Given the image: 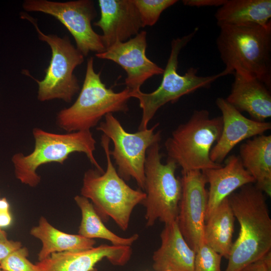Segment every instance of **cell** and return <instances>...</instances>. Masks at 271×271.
Instances as JSON below:
<instances>
[{
  "instance_id": "6da1fadb",
  "label": "cell",
  "mask_w": 271,
  "mask_h": 271,
  "mask_svg": "<svg viewBox=\"0 0 271 271\" xmlns=\"http://www.w3.org/2000/svg\"><path fill=\"white\" fill-rule=\"evenodd\" d=\"M228 200L240 231L224 271H239L271 249V218L264 193L253 184L241 187Z\"/></svg>"
},
{
  "instance_id": "7a4b0ae2",
  "label": "cell",
  "mask_w": 271,
  "mask_h": 271,
  "mask_svg": "<svg viewBox=\"0 0 271 271\" xmlns=\"http://www.w3.org/2000/svg\"><path fill=\"white\" fill-rule=\"evenodd\" d=\"M220 28L217 48L228 75L237 72L252 76L271 86V22Z\"/></svg>"
},
{
  "instance_id": "3957f363",
  "label": "cell",
  "mask_w": 271,
  "mask_h": 271,
  "mask_svg": "<svg viewBox=\"0 0 271 271\" xmlns=\"http://www.w3.org/2000/svg\"><path fill=\"white\" fill-rule=\"evenodd\" d=\"M110 139L102 134L101 144L106 159V171L89 169L83 176L81 195L86 198L103 221L111 218L123 231L129 226L134 207L141 204L146 193L129 186L118 174L109 154Z\"/></svg>"
},
{
  "instance_id": "277c9868",
  "label": "cell",
  "mask_w": 271,
  "mask_h": 271,
  "mask_svg": "<svg viewBox=\"0 0 271 271\" xmlns=\"http://www.w3.org/2000/svg\"><path fill=\"white\" fill-rule=\"evenodd\" d=\"M32 132L34 150L27 155L16 153L12 158L15 176L22 184L33 188L37 186L41 181L36 172L40 166L54 162L63 164L74 152L84 153L96 170L103 173L94 156L96 141L90 130L59 134L35 127Z\"/></svg>"
},
{
  "instance_id": "5b68a950",
  "label": "cell",
  "mask_w": 271,
  "mask_h": 271,
  "mask_svg": "<svg viewBox=\"0 0 271 271\" xmlns=\"http://www.w3.org/2000/svg\"><path fill=\"white\" fill-rule=\"evenodd\" d=\"M131 94L126 88L119 92L108 88L101 80L100 73L95 72L93 58L90 57L77 99L72 105L58 112L56 124L67 132L90 130L106 114L127 111Z\"/></svg>"
},
{
  "instance_id": "8992f818",
  "label": "cell",
  "mask_w": 271,
  "mask_h": 271,
  "mask_svg": "<svg viewBox=\"0 0 271 271\" xmlns=\"http://www.w3.org/2000/svg\"><path fill=\"white\" fill-rule=\"evenodd\" d=\"M222 126L221 116L212 117L206 109L194 111L189 120L179 125L166 141L168 159L180 166L182 171L220 167L222 165L212 162L210 154Z\"/></svg>"
},
{
  "instance_id": "52a82bcc",
  "label": "cell",
  "mask_w": 271,
  "mask_h": 271,
  "mask_svg": "<svg viewBox=\"0 0 271 271\" xmlns=\"http://www.w3.org/2000/svg\"><path fill=\"white\" fill-rule=\"evenodd\" d=\"M198 29L196 28L191 33L172 40L171 52L163 74L162 80L156 90L148 93L140 90L131 94V97L139 100L142 109L139 130L148 128L149 121L164 105L170 102L174 103L182 96L198 89L209 88L217 79L228 75L223 70L213 75L201 76L197 74L198 69L193 67L190 68L184 75L178 73L180 52L193 39Z\"/></svg>"
},
{
  "instance_id": "ba28073f",
  "label": "cell",
  "mask_w": 271,
  "mask_h": 271,
  "mask_svg": "<svg viewBox=\"0 0 271 271\" xmlns=\"http://www.w3.org/2000/svg\"><path fill=\"white\" fill-rule=\"evenodd\" d=\"M160 142L148 149L145 164L146 198L142 204L146 209V225L151 227L157 220L165 224L176 221L182 194L181 179L176 177L177 165L167 159L162 162Z\"/></svg>"
},
{
  "instance_id": "9c48e42d",
  "label": "cell",
  "mask_w": 271,
  "mask_h": 271,
  "mask_svg": "<svg viewBox=\"0 0 271 271\" xmlns=\"http://www.w3.org/2000/svg\"><path fill=\"white\" fill-rule=\"evenodd\" d=\"M21 18L30 22L36 29L39 39L47 43L51 49V58L42 80L32 78L38 85L37 98L45 101L61 99L70 102L80 90L78 80L73 72L84 61L83 55L71 43L67 36L45 34L39 29L37 21L27 13Z\"/></svg>"
},
{
  "instance_id": "30bf717a",
  "label": "cell",
  "mask_w": 271,
  "mask_h": 271,
  "mask_svg": "<svg viewBox=\"0 0 271 271\" xmlns=\"http://www.w3.org/2000/svg\"><path fill=\"white\" fill-rule=\"evenodd\" d=\"M104 117V121L100 122L97 129L113 143V149L109 154L117 166L118 174L124 181L133 178L140 189L144 190L147 151L154 143L161 140V131L155 132L159 123L149 129L129 133L112 113Z\"/></svg>"
},
{
  "instance_id": "8fae6325",
  "label": "cell",
  "mask_w": 271,
  "mask_h": 271,
  "mask_svg": "<svg viewBox=\"0 0 271 271\" xmlns=\"http://www.w3.org/2000/svg\"><path fill=\"white\" fill-rule=\"evenodd\" d=\"M22 6L27 12H42L58 20L72 35L77 49L84 56L90 51L99 53L106 50L101 35L96 33L91 26V21L97 15L92 1L25 0Z\"/></svg>"
},
{
  "instance_id": "7c38bea8",
  "label": "cell",
  "mask_w": 271,
  "mask_h": 271,
  "mask_svg": "<svg viewBox=\"0 0 271 271\" xmlns=\"http://www.w3.org/2000/svg\"><path fill=\"white\" fill-rule=\"evenodd\" d=\"M182 194L177 222L189 246L195 252L203 242L207 205V182L199 170L182 171Z\"/></svg>"
},
{
  "instance_id": "4fadbf2b",
  "label": "cell",
  "mask_w": 271,
  "mask_h": 271,
  "mask_svg": "<svg viewBox=\"0 0 271 271\" xmlns=\"http://www.w3.org/2000/svg\"><path fill=\"white\" fill-rule=\"evenodd\" d=\"M147 32H139L123 42H116L104 52L96 53L100 59L110 60L120 65L126 72V88L131 93L140 90L144 82L154 75L163 74L164 69L147 57Z\"/></svg>"
},
{
  "instance_id": "5bb4252c",
  "label": "cell",
  "mask_w": 271,
  "mask_h": 271,
  "mask_svg": "<svg viewBox=\"0 0 271 271\" xmlns=\"http://www.w3.org/2000/svg\"><path fill=\"white\" fill-rule=\"evenodd\" d=\"M131 254V246L102 244L85 250L53 253L35 265L37 271H94L104 258L113 265L123 266Z\"/></svg>"
},
{
  "instance_id": "9a60e30c",
  "label": "cell",
  "mask_w": 271,
  "mask_h": 271,
  "mask_svg": "<svg viewBox=\"0 0 271 271\" xmlns=\"http://www.w3.org/2000/svg\"><path fill=\"white\" fill-rule=\"evenodd\" d=\"M215 103L222 113L223 126L220 136L211 150L210 158L212 162L221 164L237 144L263 134L270 129L271 123L247 118L222 97L216 98Z\"/></svg>"
},
{
  "instance_id": "2e32d148",
  "label": "cell",
  "mask_w": 271,
  "mask_h": 271,
  "mask_svg": "<svg viewBox=\"0 0 271 271\" xmlns=\"http://www.w3.org/2000/svg\"><path fill=\"white\" fill-rule=\"evenodd\" d=\"M100 18L93 25L100 28L105 49L116 42H125L139 33L142 26L133 0H99Z\"/></svg>"
},
{
  "instance_id": "e0dca14e",
  "label": "cell",
  "mask_w": 271,
  "mask_h": 271,
  "mask_svg": "<svg viewBox=\"0 0 271 271\" xmlns=\"http://www.w3.org/2000/svg\"><path fill=\"white\" fill-rule=\"evenodd\" d=\"M202 172L209 184L205 222L218 205L237 189L255 183L239 157L235 155L228 156L220 167Z\"/></svg>"
},
{
  "instance_id": "ac0fdd59",
  "label": "cell",
  "mask_w": 271,
  "mask_h": 271,
  "mask_svg": "<svg viewBox=\"0 0 271 271\" xmlns=\"http://www.w3.org/2000/svg\"><path fill=\"white\" fill-rule=\"evenodd\" d=\"M233 74L231 89L225 99L240 112H246L251 119L265 121L271 116L269 89L255 77L237 72Z\"/></svg>"
},
{
  "instance_id": "d6986e66",
  "label": "cell",
  "mask_w": 271,
  "mask_h": 271,
  "mask_svg": "<svg viewBox=\"0 0 271 271\" xmlns=\"http://www.w3.org/2000/svg\"><path fill=\"white\" fill-rule=\"evenodd\" d=\"M161 244L154 252L155 271H193L196 252L185 241L177 220L165 224L160 234Z\"/></svg>"
},
{
  "instance_id": "ffe728a7",
  "label": "cell",
  "mask_w": 271,
  "mask_h": 271,
  "mask_svg": "<svg viewBox=\"0 0 271 271\" xmlns=\"http://www.w3.org/2000/svg\"><path fill=\"white\" fill-rule=\"evenodd\" d=\"M238 156L255 186L270 196L271 136L263 134L247 140L240 145Z\"/></svg>"
},
{
  "instance_id": "44dd1931",
  "label": "cell",
  "mask_w": 271,
  "mask_h": 271,
  "mask_svg": "<svg viewBox=\"0 0 271 271\" xmlns=\"http://www.w3.org/2000/svg\"><path fill=\"white\" fill-rule=\"evenodd\" d=\"M219 27L227 25L257 24L270 22V0H227L215 14Z\"/></svg>"
},
{
  "instance_id": "7402d4cb",
  "label": "cell",
  "mask_w": 271,
  "mask_h": 271,
  "mask_svg": "<svg viewBox=\"0 0 271 271\" xmlns=\"http://www.w3.org/2000/svg\"><path fill=\"white\" fill-rule=\"evenodd\" d=\"M30 234L42 242V246L38 254L39 261L53 253L88 249L94 247L96 244L94 239L57 229L44 216L40 217L37 226L31 229Z\"/></svg>"
},
{
  "instance_id": "603a6c76",
  "label": "cell",
  "mask_w": 271,
  "mask_h": 271,
  "mask_svg": "<svg viewBox=\"0 0 271 271\" xmlns=\"http://www.w3.org/2000/svg\"><path fill=\"white\" fill-rule=\"evenodd\" d=\"M235 218L227 198L205 221L203 228V242L226 259L233 244Z\"/></svg>"
},
{
  "instance_id": "cb8c5ba5",
  "label": "cell",
  "mask_w": 271,
  "mask_h": 271,
  "mask_svg": "<svg viewBox=\"0 0 271 271\" xmlns=\"http://www.w3.org/2000/svg\"><path fill=\"white\" fill-rule=\"evenodd\" d=\"M74 201L81 213V220L78 231L79 235L88 239H105L115 246H131L139 238L137 234L128 237H123L110 230L103 223L92 203L86 198L76 195Z\"/></svg>"
},
{
  "instance_id": "d4e9b609",
  "label": "cell",
  "mask_w": 271,
  "mask_h": 271,
  "mask_svg": "<svg viewBox=\"0 0 271 271\" xmlns=\"http://www.w3.org/2000/svg\"><path fill=\"white\" fill-rule=\"evenodd\" d=\"M139 12L142 28L152 26L162 12L174 5L176 0H133Z\"/></svg>"
},
{
  "instance_id": "484cf974",
  "label": "cell",
  "mask_w": 271,
  "mask_h": 271,
  "mask_svg": "<svg viewBox=\"0 0 271 271\" xmlns=\"http://www.w3.org/2000/svg\"><path fill=\"white\" fill-rule=\"evenodd\" d=\"M222 257L203 242L196 252L193 271H221Z\"/></svg>"
},
{
  "instance_id": "4316f807",
  "label": "cell",
  "mask_w": 271,
  "mask_h": 271,
  "mask_svg": "<svg viewBox=\"0 0 271 271\" xmlns=\"http://www.w3.org/2000/svg\"><path fill=\"white\" fill-rule=\"evenodd\" d=\"M29 251L26 247L14 251L0 263L3 271H37L35 264L27 258Z\"/></svg>"
},
{
  "instance_id": "83f0119b",
  "label": "cell",
  "mask_w": 271,
  "mask_h": 271,
  "mask_svg": "<svg viewBox=\"0 0 271 271\" xmlns=\"http://www.w3.org/2000/svg\"><path fill=\"white\" fill-rule=\"evenodd\" d=\"M239 271H271V251Z\"/></svg>"
},
{
  "instance_id": "f1b7e54d",
  "label": "cell",
  "mask_w": 271,
  "mask_h": 271,
  "mask_svg": "<svg viewBox=\"0 0 271 271\" xmlns=\"http://www.w3.org/2000/svg\"><path fill=\"white\" fill-rule=\"evenodd\" d=\"M22 246L19 241L8 239L0 240V263L11 253Z\"/></svg>"
},
{
  "instance_id": "f546056e",
  "label": "cell",
  "mask_w": 271,
  "mask_h": 271,
  "mask_svg": "<svg viewBox=\"0 0 271 271\" xmlns=\"http://www.w3.org/2000/svg\"><path fill=\"white\" fill-rule=\"evenodd\" d=\"M12 221L10 204L6 198L0 197V228L10 225Z\"/></svg>"
},
{
  "instance_id": "4dcf8cb0",
  "label": "cell",
  "mask_w": 271,
  "mask_h": 271,
  "mask_svg": "<svg viewBox=\"0 0 271 271\" xmlns=\"http://www.w3.org/2000/svg\"><path fill=\"white\" fill-rule=\"evenodd\" d=\"M227 0H184L183 4L186 6L193 7H221Z\"/></svg>"
},
{
  "instance_id": "1f68e13d",
  "label": "cell",
  "mask_w": 271,
  "mask_h": 271,
  "mask_svg": "<svg viewBox=\"0 0 271 271\" xmlns=\"http://www.w3.org/2000/svg\"><path fill=\"white\" fill-rule=\"evenodd\" d=\"M8 239L7 232L0 228V240Z\"/></svg>"
},
{
  "instance_id": "d6a6232c",
  "label": "cell",
  "mask_w": 271,
  "mask_h": 271,
  "mask_svg": "<svg viewBox=\"0 0 271 271\" xmlns=\"http://www.w3.org/2000/svg\"><path fill=\"white\" fill-rule=\"evenodd\" d=\"M0 271H3L1 267H0Z\"/></svg>"
},
{
  "instance_id": "836d02e7",
  "label": "cell",
  "mask_w": 271,
  "mask_h": 271,
  "mask_svg": "<svg viewBox=\"0 0 271 271\" xmlns=\"http://www.w3.org/2000/svg\"><path fill=\"white\" fill-rule=\"evenodd\" d=\"M1 190H0V197H1Z\"/></svg>"
},
{
  "instance_id": "e575fe53",
  "label": "cell",
  "mask_w": 271,
  "mask_h": 271,
  "mask_svg": "<svg viewBox=\"0 0 271 271\" xmlns=\"http://www.w3.org/2000/svg\"><path fill=\"white\" fill-rule=\"evenodd\" d=\"M166 271H170V270H166Z\"/></svg>"
}]
</instances>
